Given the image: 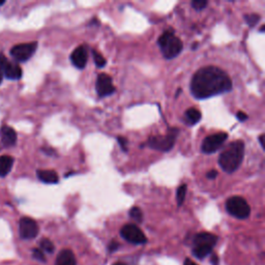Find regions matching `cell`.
<instances>
[{"instance_id": "6da1fadb", "label": "cell", "mask_w": 265, "mask_h": 265, "mask_svg": "<svg viewBox=\"0 0 265 265\" xmlns=\"http://www.w3.org/2000/svg\"><path fill=\"white\" fill-rule=\"evenodd\" d=\"M190 89L198 99H205L228 92L232 89V81L226 72L209 66L200 69L192 78Z\"/></svg>"}, {"instance_id": "7a4b0ae2", "label": "cell", "mask_w": 265, "mask_h": 265, "mask_svg": "<svg viewBox=\"0 0 265 265\" xmlns=\"http://www.w3.org/2000/svg\"><path fill=\"white\" fill-rule=\"evenodd\" d=\"M244 156V143L241 140H236L229 144L219 157V164L226 173L235 172L241 165Z\"/></svg>"}, {"instance_id": "3957f363", "label": "cell", "mask_w": 265, "mask_h": 265, "mask_svg": "<svg viewBox=\"0 0 265 265\" xmlns=\"http://www.w3.org/2000/svg\"><path fill=\"white\" fill-rule=\"evenodd\" d=\"M157 45L166 59L175 58L181 53L183 48L182 42L175 35L173 29L164 31L157 39Z\"/></svg>"}, {"instance_id": "277c9868", "label": "cell", "mask_w": 265, "mask_h": 265, "mask_svg": "<svg viewBox=\"0 0 265 265\" xmlns=\"http://www.w3.org/2000/svg\"><path fill=\"white\" fill-rule=\"evenodd\" d=\"M218 241L215 234L208 232H202L195 236L193 241V254L198 259H204L209 255Z\"/></svg>"}, {"instance_id": "5b68a950", "label": "cell", "mask_w": 265, "mask_h": 265, "mask_svg": "<svg viewBox=\"0 0 265 265\" xmlns=\"http://www.w3.org/2000/svg\"><path fill=\"white\" fill-rule=\"evenodd\" d=\"M179 130L178 129H171L167 135H156V136H152L150 137L146 144L155 150H160V151H170L172 149V147L174 146L175 143V140H176V136L178 135Z\"/></svg>"}, {"instance_id": "8992f818", "label": "cell", "mask_w": 265, "mask_h": 265, "mask_svg": "<svg viewBox=\"0 0 265 265\" xmlns=\"http://www.w3.org/2000/svg\"><path fill=\"white\" fill-rule=\"evenodd\" d=\"M226 209L231 216L239 220L247 219L251 215V207L249 203L246 201V199L239 196H233L227 200Z\"/></svg>"}, {"instance_id": "52a82bcc", "label": "cell", "mask_w": 265, "mask_h": 265, "mask_svg": "<svg viewBox=\"0 0 265 265\" xmlns=\"http://www.w3.org/2000/svg\"><path fill=\"white\" fill-rule=\"evenodd\" d=\"M121 236L133 244H143L147 241L145 234L134 224H127L121 228Z\"/></svg>"}, {"instance_id": "ba28073f", "label": "cell", "mask_w": 265, "mask_h": 265, "mask_svg": "<svg viewBox=\"0 0 265 265\" xmlns=\"http://www.w3.org/2000/svg\"><path fill=\"white\" fill-rule=\"evenodd\" d=\"M228 138L227 133H218L215 135H210L204 139V141L202 142L201 149L204 153L210 154L216 151H218L223 144L225 143V141Z\"/></svg>"}, {"instance_id": "9c48e42d", "label": "cell", "mask_w": 265, "mask_h": 265, "mask_svg": "<svg viewBox=\"0 0 265 265\" xmlns=\"http://www.w3.org/2000/svg\"><path fill=\"white\" fill-rule=\"evenodd\" d=\"M37 48V43L32 42V43H26V44H20L12 48L11 50V55L13 58H15L17 61H27L35 52Z\"/></svg>"}, {"instance_id": "30bf717a", "label": "cell", "mask_w": 265, "mask_h": 265, "mask_svg": "<svg viewBox=\"0 0 265 265\" xmlns=\"http://www.w3.org/2000/svg\"><path fill=\"white\" fill-rule=\"evenodd\" d=\"M95 88L98 96L100 97L109 96L113 94L116 90L112 82V78L105 73H101L97 76Z\"/></svg>"}, {"instance_id": "8fae6325", "label": "cell", "mask_w": 265, "mask_h": 265, "mask_svg": "<svg viewBox=\"0 0 265 265\" xmlns=\"http://www.w3.org/2000/svg\"><path fill=\"white\" fill-rule=\"evenodd\" d=\"M19 230L23 239H32L38 234V225L30 218H22L20 220Z\"/></svg>"}, {"instance_id": "7c38bea8", "label": "cell", "mask_w": 265, "mask_h": 265, "mask_svg": "<svg viewBox=\"0 0 265 265\" xmlns=\"http://www.w3.org/2000/svg\"><path fill=\"white\" fill-rule=\"evenodd\" d=\"M87 60H88V52L85 46H79L73 51L71 55V61L73 66L80 70L85 68Z\"/></svg>"}, {"instance_id": "4fadbf2b", "label": "cell", "mask_w": 265, "mask_h": 265, "mask_svg": "<svg viewBox=\"0 0 265 265\" xmlns=\"http://www.w3.org/2000/svg\"><path fill=\"white\" fill-rule=\"evenodd\" d=\"M0 137H2L3 144L7 147L14 146L17 142V134L15 130L8 126L2 128V131H0Z\"/></svg>"}, {"instance_id": "5bb4252c", "label": "cell", "mask_w": 265, "mask_h": 265, "mask_svg": "<svg viewBox=\"0 0 265 265\" xmlns=\"http://www.w3.org/2000/svg\"><path fill=\"white\" fill-rule=\"evenodd\" d=\"M55 265H77L74 253L71 250H63L58 254Z\"/></svg>"}, {"instance_id": "9a60e30c", "label": "cell", "mask_w": 265, "mask_h": 265, "mask_svg": "<svg viewBox=\"0 0 265 265\" xmlns=\"http://www.w3.org/2000/svg\"><path fill=\"white\" fill-rule=\"evenodd\" d=\"M3 74L11 80H18L22 77V69L20 68L18 65L12 64L11 61L9 63V65L7 66V68L5 69V71L3 72Z\"/></svg>"}, {"instance_id": "2e32d148", "label": "cell", "mask_w": 265, "mask_h": 265, "mask_svg": "<svg viewBox=\"0 0 265 265\" xmlns=\"http://www.w3.org/2000/svg\"><path fill=\"white\" fill-rule=\"evenodd\" d=\"M14 165V158L10 155L0 156V177L7 176Z\"/></svg>"}, {"instance_id": "e0dca14e", "label": "cell", "mask_w": 265, "mask_h": 265, "mask_svg": "<svg viewBox=\"0 0 265 265\" xmlns=\"http://www.w3.org/2000/svg\"><path fill=\"white\" fill-rule=\"evenodd\" d=\"M36 174L38 179L45 183H57L59 180L57 173L53 170H38Z\"/></svg>"}, {"instance_id": "ac0fdd59", "label": "cell", "mask_w": 265, "mask_h": 265, "mask_svg": "<svg viewBox=\"0 0 265 265\" xmlns=\"http://www.w3.org/2000/svg\"><path fill=\"white\" fill-rule=\"evenodd\" d=\"M186 120L189 124V126H194L197 122L200 121L201 119V112L195 108H190L189 110L186 111Z\"/></svg>"}, {"instance_id": "d6986e66", "label": "cell", "mask_w": 265, "mask_h": 265, "mask_svg": "<svg viewBox=\"0 0 265 265\" xmlns=\"http://www.w3.org/2000/svg\"><path fill=\"white\" fill-rule=\"evenodd\" d=\"M187 190H188V186H187V185H181V186L177 189L176 198H177L178 206H181V205H182V203L185 202L186 195H187Z\"/></svg>"}, {"instance_id": "ffe728a7", "label": "cell", "mask_w": 265, "mask_h": 265, "mask_svg": "<svg viewBox=\"0 0 265 265\" xmlns=\"http://www.w3.org/2000/svg\"><path fill=\"white\" fill-rule=\"evenodd\" d=\"M92 55H93L94 63H95V65H96L97 68H103V67L106 66L107 61H106L105 57H104L103 55H101L99 52L93 50V51H92Z\"/></svg>"}, {"instance_id": "44dd1931", "label": "cell", "mask_w": 265, "mask_h": 265, "mask_svg": "<svg viewBox=\"0 0 265 265\" xmlns=\"http://www.w3.org/2000/svg\"><path fill=\"white\" fill-rule=\"evenodd\" d=\"M244 21H246V23H247L250 27H254V26L257 25L258 22L260 21V16L257 15V14L246 15V16H244Z\"/></svg>"}, {"instance_id": "7402d4cb", "label": "cell", "mask_w": 265, "mask_h": 265, "mask_svg": "<svg viewBox=\"0 0 265 265\" xmlns=\"http://www.w3.org/2000/svg\"><path fill=\"white\" fill-rule=\"evenodd\" d=\"M130 217L137 223H141L142 221H143V213H142V210L137 206L131 208Z\"/></svg>"}, {"instance_id": "603a6c76", "label": "cell", "mask_w": 265, "mask_h": 265, "mask_svg": "<svg viewBox=\"0 0 265 265\" xmlns=\"http://www.w3.org/2000/svg\"><path fill=\"white\" fill-rule=\"evenodd\" d=\"M40 248H42V250L46 253H53L55 250L53 242L48 238L42 239V241H40Z\"/></svg>"}, {"instance_id": "cb8c5ba5", "label": "cell", "mask_w": 265, "mask_h": 265, "mask_svg": "<svg viewBox=\"0 0 265 265\" xmlns=\"http://www.w3.org/2000/svg\"><path fill=\"white\" fill-rule=\"evenodd\" d=\"M207 5H208V3L206 2V0H193V2H192V7L196 11L204 10Z\"/></svg>"}, {"instance_id": "d4e9b609", "label": "cell", "mask_w": 265, "mask_h": 265, "mask_svg": "<svg viewBox=\"0 0 265 265\" xmlns=\"http://www.w3.org/2000/svg\"><path fill=\"white\" fill-rule=\"evenodd\" d=\"M117 141H118V144L120 145L122 151H128V144H129V141L127 138L125 137H118L117 138Z\"/></svg>"}, {"instance_id": "484cf974", "label": "cell", "mask_w": 265, "mask_h": 265, "mask_svg": "<svg viewBox=\"0 0 265 265\" xmlns=\"http://www.w3.org/2000/svg\"><path fill=\"white\" fill-rule=\"evenodd\" d=\"M33 257L40 261V262H46V257L44 255V252L42 250H38V249H34L33 250Z\"/></svg>"}, {"instance_id": "4316f807", "label": "cell", "mask_w": 265, "mask_h": 265, "mask_svg": "<svg viewBox=\"0 0 265 265\" xmlns=\"http://www.w3.org/2000/svg\"><path fill=\"white\" fill-rule=\"evenodd\" d=\"M9 63H10L9 59L4 54H0V74L3 75V72L5 71V69L7 68Z\"/></svg>"}, {"instance_id": "83f0119b", "label": "cell", "mask_w": 265, "mask_h": 265, "mask_svg": "<svg viewBox=\"0 0 265 265\" xmlns=\"http://www.w3.org/2000/svg\"><path fill=\"white\" fill-rule=\"evenodd\" d=\"M236 117H237V119L238 120H240V121H246L247 119H248V115L246 114V113H244V112H242V111H239V112H237V114H236Z\"/></svg>"}, {"instance_id": "f1b7e54d", "label": "cell", "mask_w": 265, "mask_h": 265, "mask_svg": "<svg viewBox=\"0 0 265 265\" xmlns=\"http://www.w3.org/2000/svg\"><path fill=\"white\" fill-rule=\"evenodd\" d=\"M217 176H218V172H217L216 170H210V171H208L207 174H206V177H207L208 179H215Z\"/></svg>"}, {"instance_id": "f546056e", "label": "cell", "mask_w": 265, "mask_h": 265, "mask_svg": "<svg viewBox=\"0 0 265 265\" xmlns=\"http://www.w3.org/2000/svg\"><path fill=\"white\" fill-rule=\"evenodd\" d=\"M117 248H118V243L116 241H111V243L109 244V251L114 252L115 250H117Z\"/></svg>"}, {"instance_id": "4dcf8cb0", "label": "cell", "mask_w": 265, "mask_h": 265, "mask_svg": "<svg viewBox=\"0 0 265 265\" xmlns=\"http://www.w3.org/2000/svg\"><path fill=\"white\" fill-rule=\"evenodd\" d=\"M211 263L213 265H218L219 264V259H218V256L217 255H214L213 258H211Z\"/></svg>"}, {"instance_id": "1f68e13d", "label": "cell", "mask_w": 265, "mask_h": 265, "mask_svg": "<svg viewBox=\"0 0 265 265\" xmlns=\"http://www.w3.org/2000/svg\"><path fill=\"white\" fill-rule=\"evenodd\" d=\"M183 265H198V264H196L194 261H191L190 259H187L185 261V264H183Z\"/></svg>"}, {"instance_id": "d6a6232c", "label": "cell", "mask_w": 265, "mask_h": 265, "mask_svg": "<svg viewBox=\"0 0 265 265\" xmlns=\"http://www.w3.org/2000/svg\"><path fill=\"white\" fill-rule=\"evenodd\" d=\"M263 138H264V135H261V136L259 137V142H260V144H261L262 147H264V146H263Z\"/></svg>"}, {"instance_id": "836d02e7", "label": "cell", "mask_w": 265, "mask_h": 265, "mask_svg": "<svg viewBox=\"0 0 265 265\" xmlns=\"http://www.w3.org/2000/svg\"><path fill=\"white\" fill-rule=\"evenodd\" d=\"M113 265H126V264L122 263V262H117V263H114Z\"/></svg>"}, {"instance_id": "e575fe53", "label": "cell", "mask_w": 265, "mask_h": 265, "mask_svg": "<svg viewBox=\"0 0 265 265\" xmlns=\"http://www.w3.org/2000/svg\"><path fill=\"white\" fill-rule=\"evenodd\" d=\"M197 46H198V43H195V44L193 45V50H195V49L197 48Z\"/></svg>"}, {"instance_id": "d590c367", "label": "cell", "mask_w": 265, "mask_h": 265, "mask_svg": "<svg viewBox=\"0 0 265 265\" xmlns=\"http://www.w3.org/2000/svg\"><path fill=\"white\" fill-rule=\"evenodd\" d=\"M180 92H181V89H178V90H177V93H176V97L179 95V93H180Z\"/></svg>"}, {"instance_id": "8d00e7d4", "label": "cell", "mask_w": 265, "mask_h": 265, "mask_svg": "<svg viewBox=\"0 0 265 265\" xmlns=\"http://www.w3.org/2000/svg\"><path fill=\"white\" fill-rule=\"evenodd\" d=\"M3 78H4V77H3V75H2V74H0V83H2V82H3Z\"/></svg>"}, {"instance_id": "74e56055", "label": "cell", "mask_w": 265, "mask_h": 265, "mask_svg": "<svg viewBox=\"0 0 265 265\" xmlns=\"http://www.w3.org/2000/svg\"><path fill=\"white\" fill-rule=\"evenodd\" d=\"M5 4V2H4V0H0V6H3Z\"/></svg>"}, {"instance_id": "f35d334b", "label": "cell", "mask_w": 265, "mask_h": 265, "mask_svg": "<svg viewBox=\"0 0 265 265\" xmlns=\"http://www.w3.org/2000/svg\"><path fill=\"white\" fill-rule=\"evenodd\" d=\"M260 31H261V32H263V31H264V26H262V27H261V29H260Z\"/></svg>"}]
</instances>
